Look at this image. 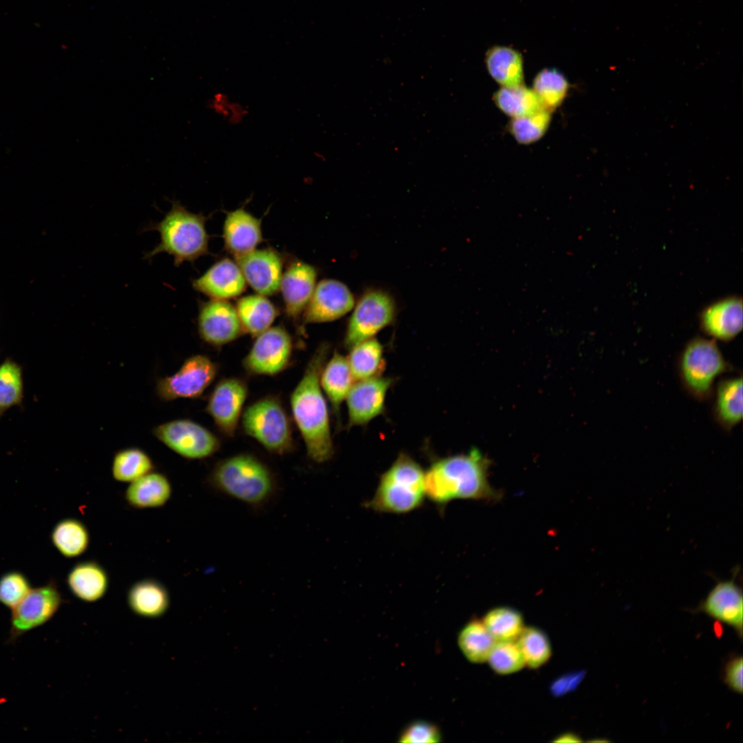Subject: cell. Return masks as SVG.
<instances>
[{
  "label": "cell",
  "mask_w": 743,
  "mask_h": 743,
  "mask_svg": "<svg viewBox=\"0 0 743 743\" xmlns=\"http://www.w3.org/2000/svg\"><path fill=\"white\" fill-rule=\"evenodd\" d=\"M329 352L330 346L326 343L316 349L290 396L293 418L308 456L319 464L329 461L334 452L328 408L320 384L321 372Z\"/></svg>",
  "instance_id": "cell-1"
},
{
  "label": "cell",
  "mask_w": 743,
  "mask_h": 743,
  "mask_svg": "<svg viewBox=\"0 0 743 743\" xmlns=\"http://www.w3.org/2000/svg\"><path fill=\"white\" fill-rule=\"evenodd\" d=\"M488 467L475 449L435 460L425 471L426 496L440 507L455 499L496 501L501 493L488 481Z\"/></svg>",
  "instance_id": "cell-2"
},
{
  "label": "cell",
  "mask_w": 743,
  "mask_h": 743,
  "mask_svg": "<svg viewBox=\"0 0 743 743\" xmlns=\"http://www.w3.org/2000/svg\"><path fill=\"white\" fill-rule=\"evenodd\" d=\"M171 203V209L160 222L151 223L145 228L158 232L160 242L144 258L150 259L165 252L173 256V264L177 267L208 254L209 236L203 215L190 212L178 201Z\"/></svg>",
  "instance_id": "cell-3"
},
{
  "label": "cell",
  "mask_w": 743,
  "mask_h": 743,
  "mask_svg": "<svg viewBox=\"0 0 743 743\" xmlns=\"http://www.w3.org/2000/svg\"><path fill=\"white\" fill-rule=\"evenodd\" d=\"M208 482L215 490L250 506L263 504L274 495L275 480L257 457L241 453L225 458L211 471Z\"/></svg>",
  "instance_id": "cell-4"
},
{
  "label": "cell",
  "mask_w": 743,
  "mask_h": 743,
  "mask_svg": "<svg viewBox=\"0 0 743 743\" xmlns=\"http://www.w3.org/2000/svg\"><path fill=\"white\" fill-rule=\"evenodd\" d=\"M425 471L410 455L400 453L379 480L374 496L366 502L369 509L379 513H407L424 501Z\"/></svg>",
  "instance_id": "cell-5"
},
{
  "label": "cell",
  "mask_w": 743,
  "mask_h": 743,
  "mask_svg": "<svg viewBox=\"0 0 743 743\" xmlns=\"http://www.w3.org/2000/svg\"><path fill=\"white\" fill-rule=\"evenodd\" d=\"M731 369L716 341L702 337L688 341L677 362L678 376L683 389L698 402L711 400L715 380Z\"/></svg>",
  "instance_id": "cell-6"
},
{
  "label": "cell",
  "mask_w": 743,
  "mask_h": 743,
  "mask_svg": "<svg viewBox=\"0 0 743 743\" xmlns=\"http://www.w3.org/2000/svg\"><path fill=\"white\" fill-rule=\"evenodd\" d=\"M245 433L269 452L288 453L292 448L290 421L280 401L268 396L250 405L241 415Z\"/></svg>",
  "instance_id": "cell-7"
},
{
  "label": "cell",
  "mask_w": 743,
  "mask_h": 743,
  "mask_svg": "<svg viewBox=\"0 0 743 743\" xmlns=\"http://www.w3.org/2000/svg\"><path fill=\"white\" fill-rule=\"evenodd\" d=\"M344 336V345L349 349L358 343L374 336L396 320L397 305L389 292L378 288L366 290L352 308Z\"/></svg>",
  "instance_id": "cell-8"
},
{
  "label": "cell",
  "mask_w": 743,
  "mask_h": 743,
  "mask_svg": "<svg viewBox=\"0 0 743 743\" xmlns=\"http://www.w3.org/2000/svg\"><path fill=\"white\" fill-rule=\"evenodd\" d=\"M153 435L179 455L190 460L208 457L219 449L217 437L189 419L173 420L156 426Z\"/></svg>",
  "instance_id": "cell-9"
},
{
  "label": "cell",
  "mask_w": 743,
  "mask_h": 743,
  "mask_svg": "<svg viewBox=\"0 0 743 743\" xmlns=\"http://www.w3.org/2000/svg\"><path fill=\"white\" fill-rule=\"evenodd\" d=\"M217 367L208 356L196 354L186 358L171 376L158 380L155 391L162 401L200 397L213 383Z\"/></svg>",
  "instance_id": "cell-10"
},
{
  "label": "cell",
  "mask_w": 743,
  "mask_h": 743,
  "mask_svg": "<svg viewBox=\"0 0 743 743\" xmlns=\"http://www.w3.org/2000/svg\"><path fill=\"white\" fill-rule=\"evenodd\" d=\"M62 601L54 582L31 589L11 610L10 640H14L50 621Z\"/></svg>",
  "instance_id": "cell-11"
},
{
  "label": "cell",
  "mask_w": 743,
  "mask_h": 743,
  "mask_svg": "<svg viewBox=\"0 0 743 743\" xmlns=\"http://www.w3.org/2000/svg\"><path fill=\"white\" fill-rule=\"evenodd\" d=\"M251 349L243 360L250 374L272 376L286 368L291 359L292 341L282 327H270L256 336Z\"/></svg>",
  "instance_id": "cell-12"
},
{
  "label": "cell",
  "mask_w": 743,
  "mask_h": 743,
  "mask_svg": "<svg viewBox=\"0 0 743 743\" xmlns=\"http://www.w3.org/2000/svg\"><path fill=\"white\" fill-rule=\"evenodd\" d=\"M197 330L201 338L214 346L232 342L244 332L236 308L227 300L214 299L200 303Z\"/></svg>",
  "instance_id": "cell-13"
},
{
  "label": "cell",
  "mask_w": 743,
  "mask_h": 743,
  "mask_svg": "<svg viewBox=\"0 0 743 743\" xmlns=\"http://www.w3.org/2000/svg\"><path fill=\"white\" fill-rule=\"evenodd\" d=\"M394 380L382 376L356 380L345 398L348 429L365 425L385 411Z\"/></svg>",
  "instance_id": "cell-14"
},
{
  "label": "cell",
  "mask_w": 743,
  "mask_h": 743,
  "mask_svg": "<svg viewBox=\"0 0 743 743\" xmlns=\"http://www.w3.org/2000/svg\"><path fill=\"white\" fill-rule=\"evenodd\" d=\"M355 298L344 283L332 279L316 283L303 311L304 323H319L337 320L351 312Z\"/></svg>",
  "instance_id": "cell-15"
},
{
  "label": "cell",
  "mask_w": 743,
  "mask_h": 743,
  "mask_svg": "<svg viewBox=\"0 0 743 743\" xmlns=\"http://www.w3.org/2000/svg\"><path fill=\"white\" fill-rule=\"evenodd\" d=\"M247 396L246 383L233 377L220 380L211 394L206 411L225 435H235Z\"/></svg>",
  "instance_id": "cell-16"
},
{
  "label": "cell",
  "mask_w": 743,
  "mask_h": 743,
  "mask_svg": "<svg viewBox=\"0 0 743 743\" xmlns=\"http://www.w3.org/2000/svg\"><path fill=\"white\" fill-rule=\"evenodd\" d=\"M246 283L264 296L277 292L283 275V259L272 248L255 249L236 259Z\"/></svg>",
  "instance_id": "cell-17"
},
{
  "label": "cell",
  "mask_w": 743,
  "mask_h": 743,
  "mask_svg": "<svg viewBox=\"0 0 743 743\" xmlns=\"http://www.w3.org/2000/svg\"><path fill=\"white\" fill-rule=\"evenodd\" d=\"M698 610L733 628L742 638V593L734 580L718 583L700 603Z\"/></svg>",
  "instance_id": "cell-18"
},
{
  "label": "cell",
  "mask_w": 743,
  "mask_h": 743,
  "mask_svg": "<svg viewBox=\"0 0 743 743\" xmlns=\"http://www.w3.org/2000/svg\"><path fill=\"white\" fill-rule=\"evenodd\" d=\"M192 286L211 299L227 300L239 296L246 281L237 261L224 258L193 279Z\"/></svg>",
  "instance_id": "cell-19"
},
{
  "label": "cell",
  "mask_w": 743,
  "mask_h": 743,
  "mask_svg": "<svg viewBox=\"0 0 743 743\" xmlns=\"http://www.w3.org/2000/svg\"><path fill=\"white\" fill-rule=\"evenodd\" d=\"M314 266L302 261L291 263L283 272L280 288L287 315L297 319L305 309L316 285Z\"/></svg>",
  "instance_id": "cell-20"
},
{
  "label": "cell",
  "mask_w": 743,
  "mask_h": 743,
  "mask_svg": "<svg viewBox=\"0 0 743 743\" xmlns=\"http://www.w3.org/2000/svg\"><path fill=\"white\" fill-rule=\"evenodd\" d=\"M700 325L712 339L731 341L742 329V299L733 297L711 304L702 312Z\"/></svg>",
  "instance_id": "cell-21"
},
{
  "label": "cell",
  "mask_w": 743,
  "mask_h": 743,
  "mask_svg": "<svg viewBox=\"0 0 743 743\" xmlns=\"http://www.w3.org/2000/svg\"><path fill=\"white\" fill-rule=\"evenodd\" d=\"M223 237L226 250L237 259L255 250L262 241L261 220L244 208L228 212Z\"/></svg>",
  "instance_id": "cell-22"
},
{
  "label": "cell",
  "mask_w": 743,
  "mask_h": 743,
  "mask_svg": "<svg viewBox=\"0 0 743 743\" xmlns=\"http://www.w3.org/2000/svg\"><path fill=\"white\" fill-rule=\"evenodd\" d=\"M71 593L85 603H94L107 592L109 579L106 570L98 562L88 560L75 564L67 576Z\"/></svg>",
  "instance_id": "cell-23"
},
{
  "label": "cell",
  "mask_w": 743,
  "mask_h": 743,
  "mask_svg": "<svg viewBox=\"0 0 743 743\" xmlns=\"http://www.w3.org/2000/svg\"><path fill=\"white\" fill-rule=\"evenodd\" d=\"M129 607L136 615L155 619L163 616L170 606L166 588L154 579H143L134 583L127 595Z\"/></svg>",
  "instance_id": "cell-24"
},
{
  "label": "cell",
  "mask_w": 743,
  "mask_h": 743,
  "mask_svg": "<svg viewBox=\"0 0 743 743\" xmlns=\"http://www.w3.org/2000/svg\"><path fill=\"white\" fill-rule=\"evenodd\" d=\"M712 398V414L715 422L725 431H731L742 419V376L718 381Z\"/></svg>",
  "instance_id": "cell-25"
},
{
  "label": "cell",
  "mask_w": 743,
  "mask_h": 743,
  "mask_svg": "<svg viewBox=\"0 0 743 743\" xmlns=\"http://www.w3.org/2000/svg\"><path fill=\"white\" fill-rule=\"evenodd\" d=\"M171 495L172 486L169 478L162 473L153 471L130 482L125 498L131 507L145 509L165 505Z\"/></svg>",
  "instance_id": "cell-26"
},
{
  "label": "cell",
  "mask_w": 743,
  "mask_h": 743,
  "mask_svg": "<svg viewBox=\"0 0 743 743\" xmlns=\"http://www.w3.org/2000/svg\"><path fill=\"white\" fill-rule=\"evenodd\" d=\"M355 382L347 358L335 351L325 362L320 375L321 389L335 415L338 416L341 405Z\"/></svg>",
  "instance_id": "cell-27"
},
{
  "label": "cell",
  "mask_w": 743,
  "mask_h": 743,
  "mask_svg": "<svg viewBox=\"0 0 743 743\" xmlns=\"http://www.w3.org/2000/svg\"><path fill=\"white\" fill-rule=\"evenodd\" d=\"M485 64L491 76L501 87L524 84V61L517 50L505 45H494L485 55Z\"/></svg>",
  "instance_id": "cell-28"
},
{
  "label": "cell",
  "mask_w": 743,
  "mask_h": 743,
  "mask_svg": "<svg viewBox=\"0 0 743 743\" xmlns=\"http://www.w3.org/2000/svg\"><path fill=\"white\" fill-rule=\"evenodd\" d=\"M235 308L244 332L253 336H257L270 327L278 315L274 304L266 296L259 294L240 298Z\"/></svg>",
  "instance_id": "cell-29"
},
{
  "label": "cell",
  "mask_w": 743,
  "mask_h": 743,
  "mask_svg": "<svg viewBox=\"0 0 743 743\" xmlns=\"http://www.w3.org/2000/svg\"><path fill=\"white\" fill-rule=\"evenodd\" d=\"M349 349L346 358L356 380L382 375L385 367L384 349L376 338L365 340Z\"/></svg>",
  "instance_id": "cell-30"
},
{
  "label": "cell",
  "mask_w": 743,
  "mask_h": 743,
  "mask_svg": "<svg viewBox=\"0 0 743 743\" xmlns=\"http://www.w3.org/2000/svg\"><path fill=\"white\" fill-rule=\"evenodd\" d=\"M51 539L58 551L67 558L83 554L90 543L87 526L75 518H67L58 522L52 530Z\"/></svg>",
  "instance_id": "cell-31"
},
{
  "label": "cell",
  "mask_w": 743,
  "mask_h": 743,
  "mask_svg": "<svg viewBox=\"0 0 743 743\" xmlns=\"http://www.w3.org/2000/svg\"><path fill=\"white\" fill-rule=\"evenodd\" d=\"M493 99L496 106L512 118L546 109L534 91L524 84L511 87H501L494 94Z\"/></svg>",
  "instance_id": "cell-32"
},
{
  "label": "cell",
  "mask_w": 743,
  "mask_h": 743,
  "mask_svg": "<svg viewBox=\"0 0 743 743\" xmlns=\"http://www.w3.org/2000/svg\"><path fill=\"white\" fill-rule=\"evenodd\" d=\"M155 468L150 456L138 447H128L117 451L112 460L111 474L120 482H131Z\"/></svg>",
  "instance_id": "cell-33"
},
{
  "label": "cell",
  "mask_w": 743,
  "mask_h": 743,
  "mask_svg": "<svg viewBox=\"0 0 743 743\" xmlns=\"http://www.w3.org/2000/svg\"><path fill=\"white\" fill-rule=\"evenodd\" d=\"M457 642L469 661L481 663L488 660L496 640L482 621L472 620L460 632Z\"/></svg>",
  "instance_id": "cell-34"
},
{
  "label": "cell",
  "mask_w": 743,
  "mask_h": 743,
  "mask_svg": "<svg viewBox=\"0 0 743 743\" xmlns=\"http://www.w3.org/2000/svg\"><path fill=\"white\" fill-rule=\"evenodd\" d=\"M23 398V368L8 358L0 363V418L10 409L20 406Z\"/></svg>",
  "instance_id": "cell-35"
},
{
  "label": "cell",
  "mask_w": 743,
  "mask_h": 743,
  "mask_svg": "<svg viewBox=\"0 0 743 743\" xmlns=\"http://www.w3.org/2000/svg\"><path fill=\"white\" fill-rule=\"evenodd\" d=\"M568 89L566 78L556 69L541 70L533 80L532 90L543 108L550 112L563 103Z\"/></svg>",
  "instance_id": "cell-36"
},
{
  "label": "cell",
  "mask_w": 743,
  "mask_h": 743,
  "mask_svg": "<svg viewBox=\"0 0 743 743\" xmlns=\"http://www.w3.org/2000/svg\"><path fill=\"white\" fill-rule=\"evenodd\" d=\"M482 622L496 641L516 640L524 628L520 613L509 607L491 610Z\"/></svg>",
  "instance_id": "cell-37"
},
{
  "label": "cell",
  "mask_w": 743,
  "mask_h": 743,
  "mask_svg": "<svg viewBox=\"0 0 743 743\" xmlns=\"http://www.w3.org/2000/svg\"><path fill=\"white\" fill-rule=\"evenodd\" d=\"M525 659L526 665L535 669L544 665L551 656V647L547 636L536 627H524L516 639Z\"/></svg>",
  "instance_id": "cell-38"
},
{
  "label": "cell",
  "mask_w": 743,
  "mask_h": 743,
  "mask_svg": "<svg viewBox=\"0 0 743 743\" xmlns=\"http://www.w3.org/2000/svg\"><path fill=\"white\" fill-rule=\"evenodd\" d=\"M550 120L551 112L541 109L530 115L512 118L508 130L519 143L528 144L544 135Z\"/></svg>",
  "instance_id": "cell-39"
},
{
  "label": "cell",
  "mask_w": 743,
  "mask_h": 743,
  "mask_svg": "<svg viewBox=\"0 0 743 743\" xmlns=\"http://www.w3.org/2000/svg\"><path fill=\"white\" fill-rule=\"evenodd\" d=\"M487 660L495 672L503 675L518 671L526 665L516 640L496 641Z\"/></svg>",
  "instance_id": "cell-40"
},
{
  "label": "cell",
  "mask_w": 743,
  "mask_h": 743,
  "mask_svg": "<svg viewBox=\"0 0 743 743\" xmlns=\"http://www.w3.org/2000/svg\"><path fill=\"white\" fill-rule=\"evenodd\" d=\"M31 589L28 579L23 573H5L0 577V603L12 610Z\"/></svg>",
  "instance_id": "cell-41"
},
{
  "label": "cell",
  "mask_w": 743,
  "mask_h": 743,
  "mask_svg": "<svg viewBox=\"0 0 743 743\" xmlns=\"http://www.w3.org/2000/svg\"><path fill=\"white\" fill-rule=\"evenodd\" d=\"M440 731L436 726L426 721H416L402 731L399 742L431 743L440 742Z\"/></svg>",
  "instance_id": "cell-42"
},
{
  "label": "cell",
  "mask_w": 743,
  "mask_h": 743,
  "mask_svg": "<svg viewBox=\"0 0 743 743\" xmlns=\"http://www.w3.org/2000/svg\"><path fill=\"white\" fill-rule=\"evenodd\" d=\"M742 667V657L735 656L727 662L724 670V681L727 687L740 694L743 688Z\"/></svg>",
  "instance_id": "cell-43"
},
{
  "label": "cell",
  "mask_w": 743,
  "mask_h": 743,
  "mask_svg": "<svg viewBox=\"0 0 743 743\" xmlns=\"http://www.w3.org/2000/svg\"><path fill=\"white\" fill-rule=\"evenodd\" d=\"M581 741L582 740L579 738L578 735L570 733L561 735L554 740V742H577Z\"/></svg>",
  "instance_id": "cell-44"
}]
</instances>
